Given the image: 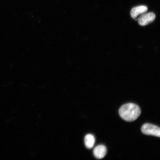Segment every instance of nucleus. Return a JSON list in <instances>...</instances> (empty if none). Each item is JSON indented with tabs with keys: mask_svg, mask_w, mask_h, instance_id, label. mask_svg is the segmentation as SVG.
I'll use <instances>...</instances> for the list:
<instances>
[{
	"mask_svg": "<svg viewBox=\"0 0 160 160\" xmlns=\"http://www.w3.org/2000/svg\"><path fill=\"white\" fill-rule=\"evenodd\" d=\"M148 11V8L145 6H139L132 9L131 12V17L135 19L138 16L145 13Z\"/></svg>",
	"mask_w": 160,
	"mask_h": 160,
	"instance_id": "nucleus-5",
	"label": "nucleus"
},
{
	"mask_svg": "<svg viewBox=\"0 0 160 160\" xmlns=\"http://www.w3.org/2000/svg\"><path fill=\"white\" fill-rule=\"evenodd\" d=\"M93 152L96 158L99 159H102L107 154V149L104 145H98L94 149Z\"/></svg>",
	"mask_w": 160,
	"mask_h": 160,
	"instance_id": "nucleus-4",
	"label": "nucleus"
},
{
	"mask_svg": "<svg viewBox=\"0 0 160 160\" xmlns=\"http://www.w3.org/2000/svg\"><path fill=\"white\" fill-rule=\"evenodd\" d=\"M156 16L153 13H144L138 19L139 25L145 26L152 22L155 19Z\"/></svg>",
	"mask_w": 160,
	"mask_h": 160,
	"instance_id": "nucleus-3",
	"label": "nucleus"
},
{
	"mask_svg": "<svg viewBox=\"0 0 160 160\" xmlns=\"http://www.w3.org/2000/svg\"><path fill=\"white\" fill-rule=\"evenodd\" d=\"M142 132L146 135L155 136L160 137V128L150 123H145L142 126Z\"/></svg>",
	"mask_w": 160,
	"mask_h": 160,
	"instance_id": "nucleus-2",
	"label": "nucleus"
},
{
	"mask_svg": "<svg viewBox=\"0 0 160 160\" xmlns=\"http://www.w3.org/2000/svg\"><path fill=\"white\" fill-rule=\"evenodd\" d=\"M84 142L86 147L88 149H91L95 145V137L91 134H88L85 136Z\"/></svg>",
	"mask_w": 160,
	"mask_h": 160,
	"instance_id": "nucleus-6",
	"label": "nucleus"
},
{
	"mask_svg": "<svg viewBox=\"0 0 160 160\" xmlns=\"http://www.w3.org/2000/svg\"><path fill=\"white\" fill-rule=\"evenodd\" d=\"M119 114L122 119L127 122L135 121L141 114L138 106L133 103H128L122 106L119 111Z\"/></svg>",
	"mask_w": 160,
	"mask_h": 160,
	"instance_id": "nucleus-1",
	"label": "nucleus"
}]
</instances>
